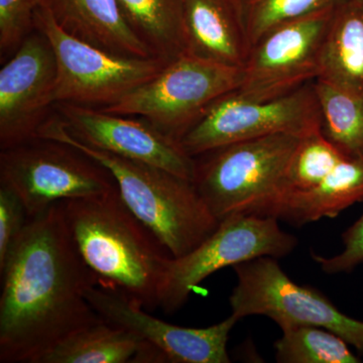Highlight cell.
I'll return each mask as SVG.
<instances>
[{"instance_id":"7a4b0ae2","label":"cell","mask_w":363,"mask_h":363,"mask_svg":"<svg viewBox=\"0 0 363 363\" xmlns=\"http://www.w3.org/2000/svg\"><path fill=\"white\" fill-rule=\"evenodd\" d=\"M69 230L99 284L113 286L145 309L159 307L173 259L121 199L106 196L62 201Z\"/></svg>"},{"instance_id":"4316f807","label":"cell","mask_w":363,"mask_h":363,"mask_svg":"<svg viewBox=\"0 0 363 363\" xmlns=\"http://www.w3.org/2000/svg\"><path fill=\"white\" fill-rule=\"evenodd\" d=\"M28 219L25 205L18 194L6 186L0 185V267L6 262Z\"/></svg>"},{"instance_id":"83f0119b","label":"cell","mask_w":363,"mask_h":363,"mask_svg":"<svg viewBox=\"0 0 363 363\" xmlns=\"http://www.w3.org/2000/svg\"><path fill=\"white\" fill-rule=\"evenodd\" d=\"M359 1H362L363 2V0H359Z\"/></svg>"},{"instance_id":"7402d4cb","label":"cell","mask_w":363,"mask_h":363,"mask_svg":"<svg viewBox=\"0 0 363 363\" xmlns=\"http://www.w3.org/2000/svg\"><path fill=\"white\" fill-rule=\"evenodd\" d=\"M274 342L279 363H358L350 344L330 330L318 326H300L281 331Z\"/></svg>"},{"instance_id":"9c48e42d","label":"cell","mask_w":363,"mask_h":363,"mask_svg":"<svg viewBox=\"0 0 363 363\" xmlns=\"http://www.w3.org/2000/svg\"><path fill=\"white\" fill-rule=\"evenodd\" d=\"M321 130L314 81L286 96L250 100L235 90L212 102L182 136L192 157L224 145L279 133L305 136Z\"/></svg>"},{"instance_id":"d6986e66","label":"cell","mask_w":363,"mask_h":363,"mask_svg":"<svg viewBox=\"0 0 363 363\" xmlns=\"http://www.w3.org/2000/svg\"><path fill=\"white\" fill-rule=\"evenodd\" d=\"M126 23L152 56L172 61L187 52L185 0H118Z\"/></svg>"},{"instance_id":"5bb4252c","label":"cell","mask_w":363,"mask_h":363,"mask_svg":"<svg viewBox=\"0 0 363 363\" xmlns=\"http://www.w3.org/2000/svg\"><path fill=\"white\" fill-rule=\"evenodd\" d=\"M72 135L83 143L130 161L164 169L193 182L195 159L180 143L145 119L111 113L97 107L56 104Z\"/></svg>"},{"instance_id":"52a82bcc","label":"cell","mask_w":363,"mask_h":363,"mask_svg":"<svg viewBox=\"0 0 363 363\" xmlns=\"http://www.w3.org/2000/svg\"><path fill=\"white\" fill-rule=\"evenodd\" d=\"M236 285L229 304L238 321L264 316L281 330L318 326L337 334L363 355V321L344 314L326 296L295 283L271 257H257L233 267Z\"/></svg>"},{"instance_id":"9a60e30c","label":"cell","mask_w":363,"mask_h":363,"mask_svg":"<svg viewBox=\"0 0 363 363\" xmlns=\"http://www.w3.org/2000/svg\"><path fill=\"white\" fill-rule=\"evenodd\" d=\"M187 52L242 69L250 51L238 0H185Z\"/></svg>"},{"instance_id":"30bf717a","label":"cell","mask_w":363,"mask_h":363,"mask_svg":"<svg viewBox=\"0 0 363 363\" xmlns=\"http://www.w3.org/2000/svg\"><path fill=\"white\" fill-rule=\"evenodd\" d=\"M279 219L233 215L187 255L173 257L162 288L160 308L174 314L187 302L196 286L214 272L257 257L281 259L297 248L298 240L281 228Z\"/></svg>"},{"instance_id":"d4e9b609","label":"cell","mask_w":363,"mask_h":363,"mask_svg":"<svg viewBox=\"0 0 363 363\" xmlns=\"http://www.w3.org/2000/svg\"><path fill=\"white\" fill-rule=\"evenodd\" d=\"M40 0H0V55L13 56L35 30Z\"/></svg>"},{"instance_id":"3957f363","label":"cell","mask_w":363,"mask_h":363,"mask_svg":"<svg viewBox=\"0 0 363 363\" xmlns=\"http://www.w3.org/2000/svg\"><path fill=\"white\" fill-rule=\"evenodd\" d=\"M38 138L70 145L102 164L113 177L126 206L173 257L194 250L220 223L192 181L91 147L72 135L59 114L45 121Z\"/></svg>"},{"instance_id":"4fadbf2b","label":"cell","mask_w":363,"mask_h":363,"mask_svg":"<svg viewBox=\"0 0 363 363\" xmlns=\"http://www.w3.org/2000/svg\"><path fill=\"white\" fill-rule=\"evenodd\" d=\"M86 297L104 321L156 346L168 362H231L227 342L234 325L238 322L233 315L212 326L190 328L152 316L140 303L113 286L97 284L91 286Z\"/></svg>"},{"instance_id":"ac0fdd59","label":"cell","mask_w":363,"mask_h":363,"mask_svg":"<svg viewBox=\"0 0 363 363\" xmlns=\"http://www.w3.org/2000/svg\"><path fill=\"white\" fill-rule=\"evenodd\" d=\"M317 79L363 92V2L342 0L334 9L322 45Z\"/></svg>"},{"instance_id":"ba28073f","label":"cell","mask_w":363,"mask_h":363,"mask_svg":"<svg viewBox=\"0 0 363 363\" xmlns=\"http://www.w3.org/2000/svg\"><path fill=\"white\" fill-rule=\"evenodd\" d=\"M241 79L242 69L220 65L186 52L121 101L101 109L142 117L180 142L212 102L240 87Z\"/></svg>"},{"instance_id":"7c38bea8","label":"cell","mask_w":363,"mask_h":363,"mask_svg":"<svg viewBox=\"0 0 363 363\" xmlns=\"http://www.w3.org/2000/svg\"><path fill=\"white\" fill-rule=\"evenodd\" d=\"M56 81L54 50L35 28L0 70V150L38 138L55 105Z\"/></svg>"},{"instance_id":"cb8c5ba5","label":"cell","mask_w":363,"mask_h":363,"mask_svg":"<svg viewBox=\"0 0 363 363\" xmlns=\"http://www.w3.org/2000/svg\"><path fill=\"white\" fill-rule=\"evenodd\" d=\"M346 157L321 130L302 136L289 167L288 191L314 187Z\"/></svg>"},{"instance_id":"484cf974","label":"cell","mask_w":363,"mask_h":363,"mask_svg":"<svg viewBox=\"0 0 363 363\" xmlns=\"http://www.w3.org/2000/svg\"><path fill=\"white\" fill-rule=\"evenodd\" d=\"M342 242V252L332 257L311 252L312 259L325 274H347L363 266V214L344 231Z\"/></svg>"},{"instance_id":"8992f818","label":"cell","mask_w":363,"mask_h":363,"mask_svg":"<svg viewBox=\"0 0 363 363\" xmlns=\"http://www.w3.org/2000/svg\"><path fill=\"white\" fill-rule=\"evenodd\" d=\"M35 28L49 40L56 57L55 105L111 106L168 63L159 57L123 56L88 44L62 30L42 6L35 13Z\"/></svg>"},{"instance_id":"277c9868","label":"cell","mask_w":363,"mask_h":363,"mask_svg":"<svg viewBox=\"0 0 363 363\" xmlns=\"http://www.w3.org/2000/svg\"><path fill=\"white\" fill-rule=\"evenodd\" d=\"M300 138L279 133L200 155L194 157L196 190L219 221L233 215L278 218Z\"/></svg>"},{"instance_id":"8fae6325","label":"cell","mask_w":363,"mask_h":363,"mask_svg":"<svg viewBox=\"0 0 363 363\" xmlns=\"http://www.w3.org/2000/svg\"><path fill=\"white\" fill-rule=\"evenodd\" d=\"M334 9L279 26L260 38L250 48L235 92L250 100L276 99L316 80Z\"/></svg>"},{"instance_id":"44dd1931","label":"cell","mask_w":363,"mask_h":363,"mask_svg":"<svg viewBox=\"0 0 363 363\" xmlns=\"http://www.w3.org/2000/svg\"><path fill=\"white\" fill-rule=\"evenodd\" d=\"M321 131L343 154L363 159V92L314 81Z\"/></svg>"},{"instance_id":"6da1fadb","label":"cell","mask_w":363,"mask_h":363,"mask_svg":"<svg viewBox=\"0 0 363 363\" xmlns=\"http://www.w3.org/2000/svg\"><path fill=\"white\" fill-rule=\"evenodd\" d=\"M0 362L42 363L101 318L86 293L99 284L81 257L62 202L28 219L0 267Z\"/></svg>"},{"instance_id":"5b68a950","label":"cell","mask_w":363,"mask_h":363,"mask_svg":"<svg viewBox=\"0 0 363 363\" xmlns=\"http://www.w3.org/2000/svg\"><path fill=\"white\" fill-rule=\"evenodd\" d=\"M0 185L18 194L30 218L55 203L117 190L113 177L99 162L70 145L40 138L1 150Z\"/></svg>"},{"instance_id":"603a6c76","label":"cell","mask_w":363,"mask_h":363,"mask_svg":"<svg viewBox=\"0 0 363 363\" xmlns=\"http://www.w3.org/2000/svg\"><path fill=\"white\" fill-rule=\"evenodd\" d=\"M342 0H238L250 48L269 30L300 20Z\"/></svg>"},{"instance_id":"e0dca14e","label":"cell","mask_w":363,"mask_h":363,"mask_svg":"<svg viewBox=\"0 0 363 363\" xmlns=\"http://www.w3.org/2000/svg\"><path fill=\"white\" fill-rule=\"evenodd\" d=\"M363 202V159L346 157L314 187L286 192L278 218L304 225L334 218L355 203Z\"/></svg>"},{"instance_id":"2e32d148","label":"cell","mask_w":363,"mask_h":363,"mask_svg":"<svg viewBox=\"0 0 363 363\" xmlns=\"http://www.w3.org/2000/svg\"><path fill=\"white\" fill-rule=\"evenodd\" d=\"M62 30L81 40L123 56H152L126 23L118 0H40Z\"/></svg>"},{"instance_id":"ffe728a7","label":"cell","mask_w":363,"mask_h":363,"mask_svg":"<svg viewBox=\"0 0 363 363\" xmlns=\"http://www.w3.org/2000/svg\"><path fill=\"white\" fill-rule=\"evenodd\" d=\"M133 333L100 319L64 339L42 363H128L140 347Z\"/></svg>"}]
</instances>
